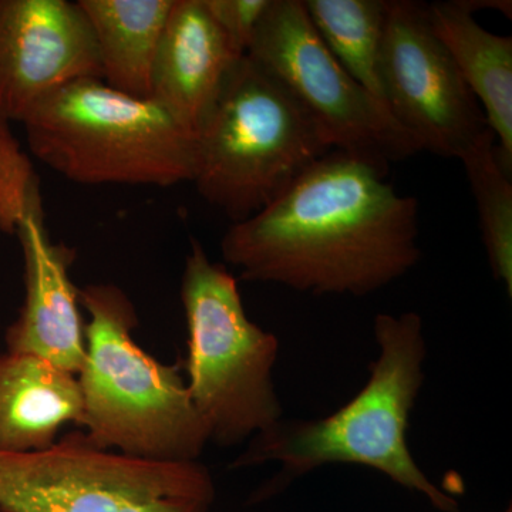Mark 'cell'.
Wrapping results in <instances>:
<instances>
[{"label":"cell","mask_w":512,"mask_h":512,"mask_svg":"<svg viewBox=\"0 0 512 512\" xmlns=\"http://www.w3.org/2000/svg\"><path fill=\"white\" fill-rule=\"evenodd\" d=\"M387 170L342 151L320 157L261 211L231 224L225 262L249 282L309 295L366 296L420 261L419 202Z\"/></svg>","instance_id":"obj_1"},{"label":"cell","mask_w":512,"mask_h":512,"mask_svg":"<svg viewBox=\"0 0 512 512\" xmlns=\"http://www.w3.org/2000/svg\"><path fill=\"white\" fill-rule=\"evenodd\" d=\"M375 338L379 355L370 365L365 386L352 400L323 419L279 420L252 437L247 451L234 461V468L281 464L254 501L274 497L316 468L356 464L423 495L436 510H460L453 495L444 493L421 470L407 444L410 413L424 383L423 322L414 312L380 313Z\"/></svg>","instance_id":"obj_2"},{"label":"cell","mask_w":512,"mask_h":512,"mask_svg":"<svg viewBox=\"0 0 512 512\" xmlns=\"http://www.w3.org/2000/svg\"><path fill=\"white\" fill-rule=\"evenodd\" d=\"M89 313L79 372L83 433L94 446L156 461H198L210 441L180 366L163 365L134 342L136 309L116 285L79 289Z\"/></svg>","instance_id":"obj_3"},{"label":"cell","mask_w":512,"mask_h":512,"mask_svg":"<svg viewBox=\"0 0 512 512\" xmlns=\"http://www.w3.org/2000/svg\"><path fill=\"white\" fill-rule=\"evenodd\" d=\"M22 124L33 156L74 183L171 187L194 178L197 138L153 100L99 79L64 84Z\"/></svg>","instance_id":"obj_4"},{"label":"cell","mask_w":512,"mask_h":512,"mask_svg":"<svg viewBox=\"0 0 512 512\" xmlns=\"http://www.w3.org/2000/svg\"><path fill=\"white\" fill-rule=\"evenodd\" d=\"M329 151L301 104L245 56L198 133L192 183L235 224L271 204Z\"/></svg>","instance_id":"obj_5"},{"label":"cell","mask_w":512,"mask_h":512,"mask_svg":"<svg viewBox=\"0 0 512 512\" xmlns=\"http://www.w3.org/2000/svg\"><path fill=\"white\" fill-rule=\"evenodd\" d=\"M188 329V392L210 441L238 446L282 420L272 370L279 340L248 318L238 282L198 242L181 282Z\"/></svg>","instance_id":"obj_6"},{"label":"cell","mask_w":512,"mask_h":512,"mask_svg":"<svg viewBox=\"0 0 512 512\" xmlns=\"http://www.w3.org/2000/svg\"><path fill=\"white\" fill-rule=\"evenodd\" d=\"M215 485L198 461H156L94 446L82 430L49 448L0 451L6 512H210Z\"/></svg>","instance_id":"obj_7"},{"label":"cell","mask_w":512,"mask_h":512,"mask_svg":"<svg viewBox=\"0 0 512 512\" xmlns=\"http://www.w3.org/2000/svg\"><path fill=\"white\" fill-rule=\"evenodd\" d=\"M309 114L332 151L387 170L420 147L353 79L313 28L302 0H272L247 53Z\"/></svg>","instance_id":"obj_8"},{"label":"cell","mask_w":512,"mask_h":512,"mask_svg":"<svg viewBox=\"0 0 512 512\" xmlns=\"http://www.w3.org/2000/svg\"><path fill=\"white\" fill-rule=\"evenodd\" d=\"M380 77L387 109L421 151L458 160L488 128L423 3L389 0Z\"/></svg>","instance_id":"obj_9"},{"label":"cell","mask_w":512,"mask_h":512,"mask_svg":"<svg viewBox=\"0 0 512 512\" xmlns=\"http://www.w3.org/2000/svg\"><path fill=\"white\" fill-rule=\"evenodd\" d=\"M101 80L89 23L77 2L0 0V117L23 123L46 96Z\"/></svg>","instance_id":"obj_10"},{"label":"cell","mask_w":512,"mask_h":512,"mask_svg":"<svg viewBox=\"0 0 512 512\" xmlns=\"http://www.w3.org/2000/svg\"><path fill=\"white\" fill-rule=\"evenodd\" d=\"M25 261V303L6 332L9 352L28 353L79 375L86 338L79 289L70 278L74 251L50 238L43 211L32 212L16 231Z\"/></svg>","instance_id":"obj_11"},{"label":"cell","mask_w":512,"mask_h":512,"mask_svg":"<svg viewBox=\"0 0 512 512\" xmlns=\"http://www.w3.org/2000/svg\"><path fill=\"white\" fill-rule=\"evenodd\" d=\"M244 57L205 0H174L154 62L150 100L197 138Z\"/></svg>","instance_id":"obj_12"},{"label":"cell","mask_w":512,"mask_h":512,"mask_svg":"<svg viewBox=\"0 0 512 512\" xmlns=\"http://www.w3.org/2000/svg\"><path fill=\"white\" fill-rule=\"evenodd\" d=\"M491 2L451 0L427 5L431 29L483 109L501 163L512 171V39L494 35L474 18Z\"/></svg>","instance_id":"obj_13"},{"label":"cell","mask_w":512,"mask_h":512,"mask_svg":"<svg viewBox=\"0 0 512 512\" xmlns=\"http://www.w3.org/2000/svg\"><path fill=\"white\" fill-rule=\"evenodd\" d=\"M82 416L76 375L28 353L0 355V451L46 450L64 424L80 426Z\"/></svg>","instance_id":"obj_14"},{"label":"cell","mask_w":512,"mask_h":512,"mask_svg":"<svg viewBox=\"0 0 512 512\" xmlns=\"http://www.w3.org/2000/svg\"><path fill=\"white\" fill-rule=\"evenodd\" d=\"M174 0H79L99 56L101 82L150 100L154 62Z\"/></svg>","instance_id":"obj_15"},{"label":"cell","mask_w":512,"mask_h":512,"mask_svg":"<svg viewBox=\"0 0 512 512\" xmlns=\"http://www.w3.org/2000/svg\"><path fill=\"white\" fill-rule=\"evenodd\" d=\"M303 5L336 60L386 106L380 62L389 0H303Z\"/></svg>","instance_id":"obj_16"},{"label":"cell","mask_w":512,"mask_h":512,"mask_svg":"<svg viewBox=\"0 0 512 512\" xmlns=\"http://www.w3.org/2000/svg\"><path fill=\"white\" fill-rule=\"evenodd\" d=\"M476 198L481 237L491 271L512 296V171L501 163L497 141L484 130L458 158Z\"/></svg>","instance_id":"obj_17"},{"label":"cell","mask_w":512,"mask_h":512,"mask_svg":"<svg viewBox=\"0 0 512 512\" xmlns=\"http://www.w3.org/2000/svg\"><path fill=\"white\" fill-rule=\"evenodd\" d=\"M0 200L16 228L26 215L43 211L35 168L13 136L9 121L3 117H0Z\"/></svg>","instance_id":"obj_18"},{"label":"cell","mask_w":512,"mask_h":512,"mask_svg":"<svg viewBox=\"0 0 512 512\" xmlns=\"http://www.w3.org/2000/svg\"><path fill=\"white\" fill-rule=\"evenodd\" d=\"M271 3L272 0H205L212 18L244 56Z\"/></svg>","instance_id":"obj_19"},{"label":"cell","mask_w":512,"mask_h":512,"mask_svg":"<svg viewBox=\"0 0 512 512\" xmlns=\"http://www.w3.org/2000/svg\"><path fill=\"white\" fill-rule=\"evenodd\" d=\"M504 512H512L511 507L508 508V510H505Z\"/></svg>","instance_id":"obj_20"},{"label":"cell","mask_w":512,"mask_h":512,"mask_svg":"<svg viewBox=\"0 0 512 512\" xmlns=\"http://www.w3.org/2000/svg\"><path fill=\"white\" fill-rule=\"evenodd\" d=\"M0 512H6V511H2V510H0Z\"/></svg>","instance_id":"obj_21"}]
</instances>
